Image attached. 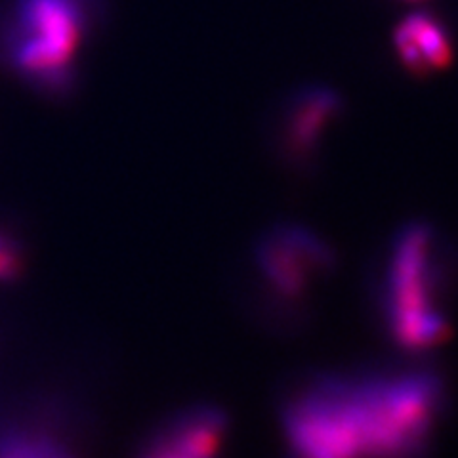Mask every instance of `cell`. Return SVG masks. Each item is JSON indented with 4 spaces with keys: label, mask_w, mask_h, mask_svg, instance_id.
<instances>
[{
    "label": "cell",
    "mask_w": 458,
    "mask_h": 458,
    "mask_svg": "<svg viewBox=\"0 0 458 458\" xmlns=\"http://www.w3.org/2000/svg\"><path fill=\"white\" fill-rule=\"evenodd\" d=\"M225 412L200 405L172 419L141 458H220L227 436Z\"/></svg>",
    "instance_id": "obj_5"
},
{
    "label": "cell",
    "mask_w": 458,
    "mask_h": 458,
    "mask_svg": "<svg viewBox=\"0 0 458 458\" xmlns=\"http://www.w3.org/2000/svg\"><path fill=\"white\" fill-rule=\"evenodd\" d=\"M395 45L401 62L419 77L434 69H445L453 60L443 29L426 16H411L401 23L395 31Z\"/></svg>",
    "instance_id": "obj_6"
},
{
    "label": "cell",
    "mask_w": 458,
    "mask_h": 458,
    "mask_svg": "<svg viewBox=\"0 0 458 458\" xmlns=\"http://www.w3.org/2000/svg\"><path fill=\"white\" fill-rule=\"evenodd\" d=\"M25 267V250L12 229L0 224V284L16 281Z\"/></svg>",
    "instance_id": "obj_9"
},
{
    "label": "cell",
    "mask_w": 458,
    "mask_h": 458,
    "mask_svg": "<svg viewBox=\"0 0 458 458\" xmlns=\"http://www.w3.org/2000/svg\"><path fill=\"white\" fill-rule=\"evenodd\" d=\"M384 318L403 350L424 352L447 333L436 233L424 224L399 232L384 281Z\"/></svg>",
    "instance_id": "obj_2"
},
{
    "label": "cell",
    "mask_w": 458,
    "mask_h": 458,
    "mask_svg": "<svg viewBox=\"0 0 458 458\" xmlns=\"http://www.w3.org/2000/svg\"><path fill=\"white\" fill-rule=\"evenodd\" d=\"M335 111V99L328 96L311 98L304 106H300L293 114L289 136H286L289 151L294 157H300V159L308 157L311 149L318 146L323 128L333 119Z\"/></svg>",
    "instance_id": "obj_8"
},
{
    "label": "cell",
    "mask_w": 458,
    "mask_h": 458,
    "mask_svg": "<svg viewBox=\"0 0 458 458\" xmlns=\"http://www.w3.org/2000/svg\"><path fill=\"white\" fill-rule=\"evenodd\" d=\"M291 458H394L378 375L323 377L284 409Z\"/></svg>",
    "instance_id": "obj_1"
},
{
    "label": "cell",
    "mask_w": 458,
    "mask_h": 458,
    "mask_svg": "<svg viewBox=\"0 0 458 458\" xmlns=\"http://www.w3.org/2000/svg\"><path fill=\"white\" fill-rule=\"evenodd\" d=\"M82 35L77 0H16L4 31V52L13 69L42 89L64 82Z\"/></svg>",
    "instance_id": "obj_3"
},
{
    "label": "cell",
    "mask_w": 458,
    "mask_h": 458,
    "mask_svg": "<svg viewBox=\"0 0 458 458\" xmlns=\"http://www.w3.org/2000/svg\"><path fill=\"white\" fill-rule=\"evenodd\" d=\"M0 458H75L52 429L21 420H0Z\"/></svg>",
    "instance_id": "obj_7"
},
{
    "label": "cell",
    "mask_w": 458,
    "mask_h": 458,
    "mask_svg": "<svg viewBox=\"0 0 458 458\" xmlns=\"http://www.w3.org/2000/svg\"><path fill=\"white\" fill-rule=\"evenodd\" d=\"M258 266L269 294L294 306L331 276L335 252L311 229L300 225H279L262 239L258 247Z\"/></svg>",
    "instance_id": "obj_4"
}]
</instances>
